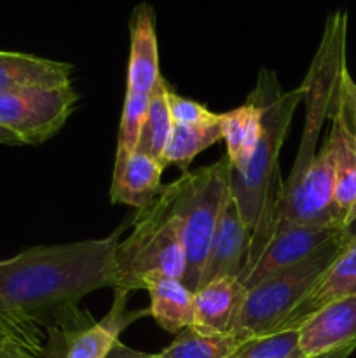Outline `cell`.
I'll return each instance as SVG.
<instances>
[{"label":"cell","instance_id":"cell-3","mask_svg":"<svg viewBox=\"0 0 356 358\" xmlns=\"http://www.w3.org/2000/svg\"><path fill=\"white\" fill-rule=\"evenodd\" d=\"M175 199L177 180L164 185L149 205L136 210L133 231L117 245L114 290L126 294L143 290V282L154 273L184 280V238Z\"/></svg>","mask_w":356,"mask_h":358},{"label":"cell","instance_id":"cell-30","mask_svg":"<svg viewBox=\"0 0 356 358\" xmlns=\"http://www.w3.org/2000/svg\"><path fill=\"white\" fill-rule=\"evenodd\" d=\"M356 350V343H351L348 346H342V348L332 350L328 353H321V355H314V357H306V358H349L353 352Z\"/></svg>","mask_w":356,"mask_h":358},{"label":"cell","instance_id":"cell-29","mask_svg":"<svg viewBox=\"0 0 356 358\" xmlns=\"http://www.w3.org/2000/svg\"><path fill=\"white\" fill-rule=\"evenodd\" d=\"M342 240H344L346 247H356V212L348 222L342 226Z\"/></svg>","mask_w":356,"mask_h":358},{"label":"cell","instance_id":"cell-31","mask_svg":"<svg viewBox=\"0 0 356 358\" xmlns=\"http://www.w3.org/2000/svg\"><path fill=\"white\" fill-rule=\"evenodd\" d=\"M0 143H3V145H23V142L14 133L2 128V126H0Z\"/></svg>","mask_w":356,"mask_h":358},{"label":"cell","instance_id":"cell-5","mask_svg":"<svg viewBox=\"0 0 356 358\" xmlns=\"http://www.w3.org/2000/svg\"><path fill=\"white\" fill-rule=\"evenodd\" d=\"M346 248L342 234H339L306 261L276 273L246 290L234 334L243 339L276 334L288 315Z\"/></svg>","mask_w":356,"mask_h":358},{"label":"cell","instance_id":"cell-9","mask_svg":"<svg viewBox=\"0 0 356 358\" xmlns=\"http://www.w3.org/2000/svg\"><path fill=\"white\" fill-rule=\"evenodd\" d=\"M251 234H253V229L244 222L239 206L229 189L215 234L209 243L201 285L212 282V280L223 278V276H234V278L239 276L244 261H246Z\"/></svg>","mask_w":356,"mask_h":358},{"label":"cell","instance_id":"cell-6","mask_svg":"<svg viewBox=\"0 0 356 358\" xmlns=\"http://www.w3.org/2000/svg\"><path fill=\"white\" fill-rule=\"evenodd\" d=\"M346 37H348V13L337 9L327 17L320 48L300 86L302 101L306 105V121H304V133L297 159L293 163L288 180H285L286 184L295 182L316 156L321 126L334 110L341 76L348 69Z\"/></svg>","mask_w":356,"mask_h":358},{"label":"cell","instance_id":"cell-25","mask_svg":"<svg viewBox=\"0 0 356 358\" xmlns=\"http://www.w3.org/2000/svg\"><path fill=\"white\" fill-rule=\"evenodd\" d=\"M168 103H170L173 124H205V122H212L218 119V114L209 110L206 105L180 96L171 87L170 93H168Z\"/></svg>","mask_w":356,"mask_h":358},{"label":"cell","instance_id":"cell-22","mask_svg":"<svg viewBox=\"0 0 356 358\" xmlns=\"http://www.w3.org/2000/svg\"><path fill=\"white\" fill-rule=\"evenodd\" d=\"M244 341L246 339L236 334H202L194 327H187L156 355L159 358H230Z\"/></svg>","mask_w":356,"mask_h":358},{"label":"cell","instance_id":"cell-8","mask_svg":"<svg viewBox=\"0 0 356 358\" xmlns=\"http://www.w3.org/2000/svg\"><path fill=\"white\" fill-rule=\"evenodd\" d=\"M77 101L79 94L72 84L0 93V126L14 133L23 145H37L66 124Z\"/></svg>","mask_w":356,"mask_h":358},{"label":"cell","instance_id":"cell-12","mask_svg":"<svg viewBox=\"0 0 356 358\" xmlns=\"http://www.w3.org/2000/svg\"><path fill=\"white\" fill-rule=\"evenodd\" d=\"M246 289L234 276L212 280L194 292V327L202 334L227 336L236 331Z\"/></svg>","mask_w":356,"mask_h":358},{"label":"cell","instance_id":"cell-23","mask_svg":"<svg viewBox=\"0 0 356 358\" xmlns=\"http://www.w3.org/2000/svg\"><path fill=\"white\" fill-rule=\"evenodd\" d=\"M149 98H133L126 96L122 105L121 124H119L117 136V150H115V164L114 175H117L129 159L133 152L138 149L140 133H142L143 119H145L147 107H149Z\"/></svg>","mask_w":356,"mask_h":358},{"label":"cell","instance_id":"cell-18","mask_svg":"<svg viewBox=\"0 0 356 358\" xmlns=\"http://www.w3.org/2000/svg\"><path fill=\"white\" fill-rule=\"evenodd\" d=\"M222 140L227 145V159L230 168L241 171L251 159L260 138L262 108L250 96L243 105L220 114Z\"/></svg>","mask_w":356,"mask_h":358},{"label":"cell","instance_id":"cell-16","mask_svg":"<svg viewBox=\"0 0 356 358\" xmlns=\"http://www.w3.org/2000/svg\"><path fill=\"white\" fill-rule=\"evenodd\" d=\"M150 297V317L164 331L178 334L194 324V292L181 280L154 273L143 282Z\"/></svg>","mask_w":356,"mask_h":358},{"label":"cell","instance_id":"cell-10","mask_svg":"<svg viewBox=\"0 0 356 358\" xmlns=\"http://www.w3.org/2000/svg\"><path fill=\"white\" fill-rule=\"evenodd\" d=\"M129 62L126 96L149 98L159 80V48H157L156 14L149 3L133 9L129 20Z\"/></svg>","mask_w":356,"mask_h":358},{"label":"cell","instance_id":"cell-11","mask_svg":"<svg viewBox=\"0 0 356 358\" xmlns=\"http://www.w3.org/2000/svg\"><path fill=\"white\" fill-rule=\"evenodd\" d=\"M356 343V294L321 308L299 329L304 357L321 355Z\"/></svg>","mask_w":356,"mask_h":358},{"label":"cell","instance_id":"cell-21","mask_svg":"<svg viewBox=\"0 0 356 358\" xmlns=\"http://www.w3.org/2000/svg\"><path fill=\"white\" fill-rule=\"evenodd\" d=\"M222 140L220 114L216 121L205 124H173L170 142L164 150V163L177 164L181 173H187L188 166L198 154L215 145Z\"/></svg>","mask_w":356,"mask_h":358},{"label":"cell","instance_id":"cell-4","mask_svg":"<svg viewBox=\"0 0 356 358\" xmlns=\"http://www.w3.org/2000/svg\"><path fill=\"white\" fill-rule=\"evenodd\" d=\"M229 189L230 163L227 156L177 178L175 213L181 222L185 250V275L181 282L192 292L201 285L209 243Z\"/></svg>","mask_w":356,"mask_h":358},{"label":"cell","instance_id":"cell-2","mask_svg":"<svg viewBox=\"0 0 356 358\" xmlns=\"http://www.w3.org/2000/svg\"><path fill=\"white\" fill-rule=\"evenodd\" d=\"M248 96L262 108V129L255 152L241 171L230 168V192L236 199L244 222L255 229L267 208L269 199L281 184L278 157L292 117L302 101V90L283 91L278 76L269 69L258 72L255 90Z\"/></svg>","mask_w":356,"mask_h":358},{"label":"cell","instance_id":"cell-19","mask_svg":"<svg viewBox=\"0 0 356 358\" xmlns=\"http://www.w3.org/2000/svg\"><path fill=\"white\" fill-rule=\"evenodd\" d=\"M328 136L335 149V208L344 226L356 212V140L342 122L337 112H332Z\"/></svg>","mask_w":356,"mask_h":358},{"label":"cell","instance_id":"cell-7","mask_svg":"<svg viewBox=\"0 0 356 358\" xmlns=\"http://www.w3.org/2000/svg\"><path fill=\"white\" fill-rule=\"evenodd\" d=\"M335 149L327 136L307 170L295 182H281L272 201L274 224L342 227L335 208Z\"/></svg>","mask_w":356,"mask_h":358},{"label":"cell","instance_id":"cell-20","mask_svg":"<svg viewBox=\"0 0 356 358\" xmlns=\"http://www.w3.org/2000/svg\"><path fill=\"white\" fill-rule=\"evenodd\" d=\"M168 93L170 86L166 84L164 77L161 76L157 84L150 93L149 107H147L145 119L140 133L138 150L149 154L154 159L164 163V150L170 142L171 129H173V119H171L170 103H168Z\"/></svg>","mask_w":356,"mask_h":358},{"label":"cell","instance_id":"cell-15","mask_svg":"<svg viewBox=\"0 0 356 358\" xmlns=\"http://www.w3.org/2000/svg\"><path fill=\"white\" fill-rule=\"evenodd\" d=\"M72 65L23 52L0 51V93L72 84Z\"/></svg>","mask_w":356,"mask_h":358},{"label":"cell","instance_id":"cell-28","mask_svg":"<svg viewBox=\"0 0 356 358\" xmlns=\"http://www.w3.org/2000/svg\"><path fill=\"white\" fill-rule=\"evenodd\" d=\"M105 358H149V353L136 352V350L126 346L122 341H117Z\"/></svg>","mask_w":356,"mask_h":358},{"label":"cell","instance_id":"cell-14","mask_svg":"<svg viewBox=\"0 0 356 358\" xmlns=\"http://www.w3.org/2000/svg\"><path fill=\"white\" fill-rule=\"evenodd\" d=\"M356 294V247H348L320 276L313 289L288 315L278 332L299 331L304 322L328 304Z\"/></svg>","mask_w":356,"mask_h":358},{"label":"cell","instance_id":"cell-26","mask_svg":"<svg viewBox=\"0 0 356 358\" xmlns=\"http://www.w3.org/2000/svg\"><path fill=\"white\" fill-rule=\"evenodd\" d=\"M332 112H337L341 115L342 122L348 128V131L356 140V83L353 80L348 69L341 76L337 100H335V107Z\"/></svg>","mask_w":356,"mask_h":358},{"label":"cell","instance_id":"cell-24","mask_svg":"<svg viewBox=\"0 0 356 358\" xmlns=\"http://www.w3.org/2000/svg\"><path fill=\"white\" fill-rule=\"evenodd\" d=\"M230 358H306L299 348V331L246 339Z\"/></svg>","mask_w":356,"mask_h":358},{"label":"cell","instance_id":"cell-27","mask_svg":"<svg viewBox=\"0 0 356 358\" xmlns=\"http://www.w3.org/2000/svg\"><path fill=\"white\" fill-rule=\"evenodd\" d=\"M0 358H47V353L13 329L0 324Z\"/></svg>","mask_w":356,"mask_h":358},{"label":"cell","instance_id":"cell-32","mask_svg":"<svg viewBox=\"0 0 356 358\" xmlns=\"http://www.w3.org/2000/svg\"><path fill=\"white\" fill-rule=\"evenodd\" d=\"M149 358H159L157 355H149Z\"/></svg>","mask_w":356,"mask_h":358},{"label":"cell","instance_id":"cell-1","mask_svg":"<svg viewBox=\"0 0 356 358\" xmlns=\"http://www.w3.org/2000/svg\"><path fill=\"white\" fill-rule=\"evenodd\" d=\"M103 240L35 247L0 261V322L47 325L54 320L66 336L89 327L77 304L91 292L114 289L121 231Z\"/></svg>","mask_w":356,"mask_h":358},{"label":"cell","instance_id":"cell-17","mask_svg":"<svg viewBox=\"0 0 356 358\" xmlns=\"http://www.w3.org/2000/svg\"><path fill=\"white\" fill-rule=\"evenodd\" d=\"M164 168L166 166L161 161L136 149L122 170L112 175L110 201L124 203L136 210L147 206L163 189L161 177Z\"/></svg>","mask_w":356,"mask_h":358},{"label":"cell","instance_id":"cell-13","mask_svg":"<svg viewBox=\"0 0 356 358\" xmlns=\"http://www.w3.org/2000/svg\"><path fill=\"white\" fill-rule=\"evenodd\" d=\"M129 294L122 290H114V303L110 311L100 322H93L89 327L79 332L66 336V345L61 358H105L114 345L121 341V334L133 322L140 320L145 315H150L149 310L129 311L128 310Z\"/></svg>","mask_w":356,"mask_h":358}]
</instances>
